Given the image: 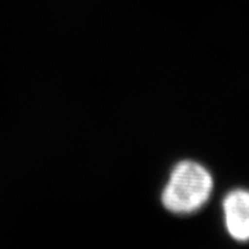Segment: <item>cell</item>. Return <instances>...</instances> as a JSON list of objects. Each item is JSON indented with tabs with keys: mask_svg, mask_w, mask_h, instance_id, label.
<instances>
[{
	"mask_svg": "<svg viewBox=\"0 0 249 249\" xmlns=\"http://www.w3.org/2000/svg\"><path fill=\"white\" fill-rule=\"evenodd\" d=\"M213 188V177L206 168L196 161L183 160L173 168L161 194V202L173 213H192L209 201Z\"/></svg>",
	"mask_w": 249,
	"mask_h": 249,
	"instance_id": "obj_1",
	"label": "cell"
},
{
	"mask_svg": "<svg viewBox=\"0 0 249 249\" xmlns=\"http://www.w3.org/2000/svg\"><path fill=\"white\" fill-rule=\"evenodd\" d=\"M226 230L234 240H249V191L234 190L223 201Z\"/></svg>",
	"mask_w": 249,
	"mask_h": 249,
	"instance_id": "obj_2",
	"label": "cell"
}]
</instances>
